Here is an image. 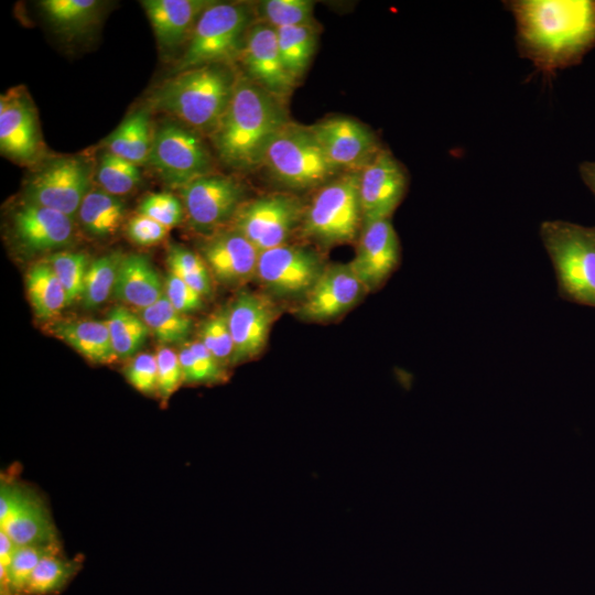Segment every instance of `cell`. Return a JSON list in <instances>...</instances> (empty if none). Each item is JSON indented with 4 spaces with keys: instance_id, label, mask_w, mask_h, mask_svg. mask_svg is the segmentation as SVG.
<instances>
[{
    "instance_id": "obj_44",
    "label": "cell",
    "mask_w": 595,
    "mask_h": 595,
    "mask_svg": "<svg viewBox=\"0 0 595 595\" xmlns=\"http://www.w3.org/2000/svg\"><path fill=\"white\" fill-rule=\"evenodd\" d=\"M158 393L166 402L183 383V374L178 355L171 348L161 347L156 354Z\"/></svg>"
},
{
    "instance_id": "obj_36",
    "label": "cell",
    "mask_w": 595,
    "mask_h": 595,
    "mask_svg": "<svg viewBox=\"0 0 595 595\" xmlns=\"http://www.w3.org/2000/svg\"><path fill=\"white\" fill-rule=\"evenodd\" d=\"M177 355L183 383L210 385L225 380L223 365L199 340L185 344Z\"/></svg>"
},
{
    "instance_id": "obj_25",
    "label": "cell",
    "mask_w": 595,
    "mask_h": 595,
    "mask_svg": "<svg viewBox=\"0 0 595 595\" xmlns=\"http://www.w3.org/2000/svg\"><path fill=\"white\" fill-rule=\"evenodd\" d=\"M51 332L93 363L110 364L117 359L106 321H58Z\"/></svg>"
},
{
    "instance_id": "obj_14",
    "label": "cell",
    "mask_w": 595,
    "mask_h": 595,
    "mask_svg": "<svg viewBox=\"0 0 595 595\" xmlns=\"http://www.w3.org/2000/svg\"><path fill=\"white\" fill-rule=\"evenodd\" d=\"M323 270L313 250L285 244L259 253L256 277L278 295H299L309 292Z\"/></svg>"
},
{
    "instance_id": "obj_26",
    "label": "cell",
    "mask_w": 595,
    "mask_h": 595,
    "mask_svg": "<svg viewBox=\"0 0 595 595\" xmlns=\"http://www.w3.org/2000/svg\"><path fill=\"white\" fill-rule=\"evenodd\" d=\"M153 139L149 112L145 109L130 113L107 138L106 151L137 165L147 164Z\"/></svg>"
},
{
    "instance_id": "obj_27",
    "label": "cell",
    "mask_w": 595,
    "mask_h": 595,
    "mask_svg": "<svg viewBox=\"0 0 595 595\" xmlns=\"http://www.w3.org/2000/svg\"><path fill=\"white\" fill-rule=\"evenodd\" d=\"M125 203L102 188H90L78 210L84 229L95 237L113 235L125 218Z\"/></svg>"
},
{
    "instance_id": "obj_29",
    "label": "cell",
    "mask_w": 595,
    "mask_h": 595,
    "mask_svg": "<svg viewBox=\"0 0 595 595\" xmlns=\"http://www.w3.org/2000/svg\"><path fill=\"white\" fill-rule=\"evenodd\" d=\"M83 565V556L68 558L63 551L45 556L33 571L25 595L61 594L77 576Z\"/></svg>"
},
{
    "instance_id": "obj_43",
    "label": "cell",
    "mask_w": 595,
    "mask_h": 595,
    "mask_svg": "<svg viewBox=\"0 0 595 595\" xmlns=\"http://www.w3.org/2000/svg\"><path fill=\"white\" fill-rule=\"evenodd\" d=\"M130 386L145 396L158 393L156 355L143 353L137 355L125 370Z\"/></svg>"
},
{
    "instance_id": "obj_15",
    "label": "cell",
    "mask_w": 595,
    "mask_h": 595,
    "mask_svg": "<svg viewBox=\"0 0 595 595\" xmlns=\"http://www.w3.org/2000/svg\"><path fill=\"white\" fill-rule=\"evenodd\" d=\"M256 22L247 32L238 61L245 76L285 102L298 80L282 61L275 30L263 22Z\"/></svg>"
},
{
    "instance_id": "obj_24",
    "label": "cell",
    "mask_w": 595,
    "mask_h": 595,
    "mask_svg": "<svg viewBox=\"0 0 595 595\" xmlns=\"http://www.w3.org/2000/svg\"><path fill=\"white\" fill-rule=\"evenodd\" d=\"M163 295L161 278L148 258L141 255L123 257L113 289L117 300L143 310Z\"/></svg>"
},
{
    "instance_id": "obj_32",
    "label": "cell",
    "mask_w": 595,
    "mask_h": 595,
    "mask_svg": "<svg viewBox=\"0 0 595 595\" xmlns=\"http://www.w3.org/2000/svg\"><path fill=\"white\" fill-rule=\"evenodd\" d=\"M61 551V543L17 545L9 565L0 567V595H25L28 582L37 564L45 556Z\"/></svg>"
},
{
    "instance_id": "obj_2",
    "label": "cell",
    "mask_w": 595,
    "mask_h": 595,
    "mask_svg": "<svg viewBox=\"0 0 595 595\" xmlns=\"http://www.w3.org/2000/svg\"><path fill=\"white\" fill-rule=\"evenodd\" d=\"M284 104L238 74L228 108L209 136L218 158L242 171L261 165L270 142L290 121Z\"/></svg>"
},
{
    "instance_id": "obj_9",
    "label": "cell",
    "mask_w": 595,
    "mask_h": 595,
    "mask_svg": "<svg viewBox=\"0 0 595 595\" xmlns=\"http://www.w3.org/2000/svg\"><path fill=\"white\" fill-rule=\"evenodd\" d=\"M147 164L164 183L180 190L212 174L214 166L202 134L177 122L163 123L153 131Z\"/></svg>"
},
{
    "instance_id": "obj_3",
    "label": "cell",
    "mask_w": 595,
    "mask_h": 595,
    "mask_svg": "<svg viewBox=\"0 0 595 595\" xmlns=\"http://www.w3.org/2000/svg\"><path fill=\"white\" fill-rule=\"evenodd\" d=\"M238 74L231 66L205 65L174 74L152 95L151 104L202 136H210L230 102Z\"/></svg>"
},
{
    "instance_id": "obj_35",
    "label": "cell",
    "mask_w": 595,
    "mask_h": 595,
    "mask_svg": "<svg viewBox=\"0 0 595 595\" xmlns=\"http://www.w3.org/2000/svg\"><path fill=\"white\" fill-rule=\"evenodd\" d=\"M123 257L120 252H111L89 263L80 298L85 309H96L113 294Z\"/></svg>"
},
{
    "instance_id": "obj_18",
    "label": "cell",
    "mask_w": 595,
    "mask_h": 595,
    "mask_svg": "<svg viewBox=\"0 0 595 595\" xmlns=\"http://www.w3.org/2000/svg\"><path fill=\"white\" fill-rule=\"evenodd\" d=\"M400 261V242L390 218L363 225L350 266L366 290L382 285Z\"/></svg>"
},
{
    "instance_id": "obj_17",
    "label": "cell",
    "mask_w": 595,
    "mask_h": 595,
    "mask_svg": "<svg viewBox=\"0 0 595 595\" xmlns=\"http://www.w3.org/2000/svg\"><path fill=\"white\" fill-rule=\"evenodd\" d=\"M226 314L234 343L230 363H241L260 354L278 314L274 304L263 295L241 292Z\"/></svg>"
},
{
    "instance_id": "obj_22",
    "label": "cell",
    "mask_w": 595,
    "mask_h": 595,
    "mask_svg": "<svg viewBox=\"0 0 595 595\" xmlns=\"http://www.w3.org/2000/svg\"><path fill=\"white\" fill-rule=\"evenodd\" d=\"M212 2L209 0H143L141 4L161 50L173 51L187 44L201 14Z\"/></svg>"
},
{
    "instance_id": "obj_8",
    "label": "cell",
    "mask_w": 595,
    "mask_h": 595,
    "mask_svg": "<svg viewBox=\"0 0 595 595\" xmlns=\"http://www.w3.org/2000/svg\"><path fill=\"white\" fill-rule=\"evenodd\" d=\"M0 530L17 545L61 543L47 502L13 472L0 478Z\"/></svg>"
},
{
    "instance_id": "obj_38",
    "label": "cell",
    "mask_w": 595,
    "mask_h": 595,
    "mask_svg": "<svg viewBox=\"0 0 595 595\" xmlns=\"http://www.w3.org/2000/svg\"><path fill=\"white\" fill-rule=\"evenodd\" d=\"M97 181L107 193L121 196L141 182L139 165L105 151L98 162Z\"/></svg>"
},
{
    "instance_id": "obj_40",
    "label": "cell",
    "mask_w": 595,
    "mask_h": 595,
    "mask_svg": "<svg viewBox=\"0 0 595 595\" xmlns=\"http://www.w3.org/2000/svg\"><path fill=\"white\" fill-rule=\"evenodd\" d=\"M61 281L68 300V304L82 298L84 283L89 266L86 255L80 252H56L46 261Z\"/></svg>"
},
{
    "instance_id": "obj_12",
    "label": "cell",
    "mask_w": 595,
    "mask_h": 595,
    "mask_svg": "<svg viewBox=\"0 0 595 595\" xmlns=\"http://www.w3.org/2000/svg\"><path fill=\"white\" fill-rule=\"evenodd\" d=\"M185 214L192 226L212 232L234 220L244 204V187L234 177L208 174L181 188Z\"/></svg>"
},
{
    "instance_id": "obj_1",
    "label": "cell",
    "mask_w": 595,
    "mask_h": 595,
    "mask_svg": "<svg viewBox=\"0 0 595 595\" xmlns=\"http://www.w3.org/2000/svg\"><path fill=\"white\" fill-rule=\"evenodd\" d=\"M521 57L547 76L595 48V0H510Z\"/></svg>"
},
{
    "instance_id": "obj_41",
    "label": "cell",
    "mask_w": 595,
    "mask_h": 595,
    "mask_svg": "<svg viewBox=\"0 0 595 595\" xmlns=\"http://www.w3.org/2000/svg\"><path fill=\"white\" fill-rule=\"evenodd\" d=\"M199 342L221 365L227 359L231 361L234 343L226 313L213 315L203 323Z\"/></svg>"
},
{
    "instance_id": "obj_6",
    "label": "cell",
    "mask_w": 595,
    "mask_h": 595,
    "mask_svg": "<svg viewBox=\"0 0 595 595\" xmlns=\"http://www.w3.org/2000/svg\"><path fill=\"white\" fill-rule=\"evenodd\" d=\"M262 165L279 184L294 191L320 188L340 174L310 126L291 120L270 142Z\"/></svg>"
},
{
    "instance_id": "obj_33",
    "label": "cell",
    "mask_w": 595,
    "mask_h": 595,
    "mask_svg": "<svg viewBox=\"0 0 595 595\" xmlns=\"http://www.w3.org/2000/svg\"><path fill=\"white\" fill-rule=\"evenodd\" d=\"M141 318L150 333L163 345L185 340L193 328L192 320L177 311L165 295L154 304L141 310Z\"/></svg>"
},
{
    "instance_id": "obj_5",
    "label": "cell",
    "mask_w": 595,
    "mask_h": 595,
    "mask_svg": "<svg viewBox=\"0 0 595 595\" xmlns=\"http://www.w3.org/2000/svg\"><path fill=\"white\" fill-rule=\"evenodd\" d=\"M253 15L248 4L213 1L201 14L174 74L213 64L231 66L239 60Z\"/></svg>"
},
{
    "instance_id": "obj_45",
    "label": "cell",
    "mask_w": 595,
    "mask_h": 595,
    "mask_svg": "<svg viewBox=\"0 0 595 595\" xmlns=\"http://www.w3.org/2000/svg\"><path fill=\"white\" fill-rule=\"evenodd\" d=\"M164 290V295L181 313L187 314L203 305V295L172 272L166 277Z\"/></svg>"
},
{
    "instance_id": "obj_39",
    "label": "cell",
    "mask_w": 595,
    "mask_h": 595,
    "mask_svg": "<svg viewBox=\"0 0 595 595\" xmlns=\"http://www.w3.org/2000/svg\"><path fill=\"white\" fill-rule=\"evenodd\" d=\"M167 264L172 273L203 296L210 294V274L202 257L186 248L171 246L167 251Z\"/></svg>"
},
{
    "instance_id": "obj_7",
    "label": "cell",
    "mask_w": 595,
    "mask_h": 595,
    "mask_svg": "<svg viewBox=\"0 0 595 595\" xmlns=\"http://www.w3.org/2000/svg\"><path fill=\"white\" fill-rule=\"evenodd\" d=\"M360 225L359 172H344L318 188L304 209L301 231L332 246L353 241Z\"/></svg>"
},
{
    "instance_id": "obj_20",
    "label": "cell",
    "mask_w": 595,
    "mask_h": 595,
    "mask_svg": "<svg viewBox=\"0 0 595 595\" xmlns=\"http://www.w3.org/2000/svg\"><path fill=\"white\" fill-rule=\"evenodd\" d=\"M201 251L208 270L223 284H241L256 275L260 252L235 228L210 235Z\"/></svg>"
},
{
    "instance_id": "obj_31",
    "label": "cell",
    "mask_w": 595,
    "mask_h": 595,
    "mask_svg": "<svg viewBox=\"0 0 595 595\" xmlns=\"http://www.w3.org/2000/svg\"><path fill=\"white\" fill-rule=\"evenodd\" d=\"M282 61L298 80L309 67L316 48V23L274 29Z\"/></svg>"
},
{
    "instance_id": "obj_28",
    "label": "cell",
    "mask_w": 595,
    "mask_h": 595,
    "mask_svg": "<svg viewBox=\"0 0 595 595\" xmlns=\"http://www.w3.org/2000/svg\"><path fill=\"white\" fill-rule=\"evenodd\" d=\"M25 285L32 309L40 320H51L68 305L66 292L47 262L29 269Z\"/></svg>"
},
{
    "instance_id": "obj_37",
    "label": "cell",
    "mask_w": 595,
    "mask_h": 595,
    "mask_svg": "<svg viewBox=\"0 0 595 595\" xmlns=\"http://www.w3.org/2000/svg\"><path fill=\"white\" fill-rule=\"evenodd\" d=\"M315 3L310 0H264L253 9L257 21L273 29L314 23Z\"/></svg>"
},
{
    "instance_id": "obj_13",
    "label": "cell",
    "mask_w": 595,
    "mask_h": 595,
    "mask_svg": "<svg viewBox=\"0 0 595 595\" xmlns=\"http://www.w3.org/2000/svg\"><path fill=\"white\" fill-rule=\"evenodd\" d=\"M328 161L340 172H360L383 148L365 125L332 117L310 126Z\"/></svg>"
},
{
    "instance_id": "obj_47",
    "label": "cell",
    "mask_w": 595,
    "mask_h": 595,
    "mask_svg": "<svg viewBox=\"0 0 595 595\" xmlns=\"http://www.w3.org/2000/svg\"><path fill=\"white\" fill-rule=\"evenodd\" d=\"M578 173L584 184L595 197V161H584L580 163Z\"/></svg>"
},
{
    "instance_id": "obj_30",
    "label": "cell",
    "mask_w": 595,
    "mask_h": 595,
    "mask_svg": "<svg viewBox=\"0 0 595 595\" xmlns=\"http://www.w3.org/2000/svg\"><path fill=\"white\" fill-rule=\"evenodd\" d=\"M39 4L55 30L71 35L93 28L102 7L97 0H43Z\"/></svg>"
},
{
    "instance_id": "obj_34",
    "label": "cell",
    "mask_w": 595,
    "mask_h": 595,
    "mask_svg": "<svg viewBox=\"0 0 595 595\" xmlns=\"http://www.w3.org/2000/svg\"><path fill=\"white\" fill-rule=\"evenodd\" d=\"M117 358L134 355L147 342L150 333L141 318L125 306L113 307L106 318Z\"/></svg>"
},
{
    "instance_id": "obj_11",
    "label": "cell",
    "mask_w": 595,
    "mask_h": 595,
    "mask_svg": "<svg viewBox=\"0 0 595 595\" xmlns=\"http://www.w3.org/2000/svg\"><path fill=\"white\" fill-rule=\"evenodd\" d=\"M88 164L77 156L55 159L29 181L26 201L58 210L71 218L78 214L90 190Z\"/></svg>"
},
{
    "instance_id": "obj_46",
    "label": "cell",
    "mask_w": 595,
    "mask_h": 595,
    "mask_svg": "<svg viewBox=\"0 0 595 595\" xmlns=\"http://www.w3.org/2000/svg\"><path fill=\"white\" fill-rule=\"evenodd\" d=\"M128 236L137 245L142 247L153 246L163 240L169 228L152 218L138 214L128 224Z\"/></svg>"
},
{
    "instance_id": "obj_16",
    "label": "cell",
    "mask_w": 595,
    "mask_h": 595,
    "mask_svg": "<svg viewBox=\"0 0 595 595\" xmlns=\"http://www.w3.org/2000/svg\"><path fill=\"white\" fill-rule=\"evenodd\" d=\"M408 175L403 165L386 148L359 172L363 225L390 218L404 197Z\"/></svg>"
},
{
    "instance_id": "obj_10",
    "label": "cell",
    "mask_w": 595,
    "mask_h": 595,
    "mask_svg": "<svg viewBox=\"0 0 595 595\" xmlns=\"http://www.w3.org/2000/svg\"><path fill=\"white\" fill-rule=\"evenodd\" d=\"M304 209L294 195H263L240 206L234 218V228L262 252L286 244L302 224Z\"/></svg>"
},
{
    "instance_id": "obj_19",
    "label": "cell",
    "mask_w": 595,
    "mask_h": 595,
    "mask_svg": "<svg viewBox=\"0 0 595 595\" xmlns=\"http://www.w3.org/2000/svg\"><path fill=\"white\" fill-rule=\"evenodd\" d=\"M365 290L350 263L324 268L298 313L311 321L333 318L349 310Z\"/></svg>"
},
{
    "instance_id": "obj_21",
    "label": "cell",
    "mask_w": 595,
    "mask_h": 595,
    "mask_svg": "<svg viewBox=\"0 0 595 595\" xmlns=\"http://www.w3.org/2000/svg\"><path fill=\"white\" fill-rule=\"evenodd\" d=\"M13 227L19 242L31 252L65 247L73 238V218L29 201L14 213Z\"/></svg>"
},
{
    "instance_id": "obj_4",
    "label": "cell",
    "mask_w": 595,
    "mask_h": 595,
    "mask_svg": "<svg viewBox=\"0 0 595 595\" xmlns=\"http://www.w3.org/2000/svg\"><path fill=\"white\" fill-rule=\"evenodd\" d=\"M539 232L555 273L560 296L595 309V227L545 220Z\"/></svg>"
},
{
    "instance_id": "obj_23",
    "label": "cell",
    "mask_w": 595,
    "mask_h": 595,
    "mask_svg": "<svg viewBox=\"0 0 595 595\" xmlns=\"http://www.w3.org/2000/svg\"><path fill=\"white\" fill-rule=\"evenodd\" d=\"M0 148L18 161L32 160L40 148L36 118L31 104L18 94L0 99Z\"/></svg>"
},
{
    "instance_id": "obj_42",
    "label": "cell",
    "mask_w": 595,
    "mask_h": 595,
    "mask_svg": "<svg viewBox=\"0 0 595 595\" xmlns=\"http://www.w3.org/2000/svg\"><path fill=\"white\" fill-rule=\"evenodd\" d=\"M139 214L148 216L166 228L178 225L184 216V205L171 193H153L143 198Z\"/></svg>"
}]
</instances>
